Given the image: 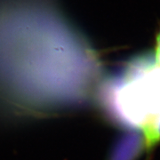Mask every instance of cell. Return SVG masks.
<instances>
[{
  "label": "cell",
  "mask_w": 160,
  "mask_h": 160,
  "mask_svg": "<svg viewBox=\"0 0 160 160\" xmlns=\"http://www.w3.org/2000/svg\"><path fill=\"white\" fill-rule=\"evenodd\" d=\"M123 119L143 132L148 146L160 140V45L126 64L111 86Z\"/></svg>",
  "instance_id": "cell-1"
}]
</instances>
